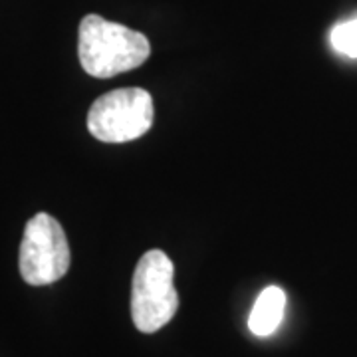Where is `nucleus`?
Returning a JSON list of instances; mask_svg holds the SVG:
<instances>
[{
    "instance_id": "3",
    "label": "nucleus",
    "mask_w": 357,
    "mask_h": 357,
    "mask_svg": "<svg viewBox=\"0 0 357 357\" xmlns=\"http://www.w3.org/2000/svg\"><path fill=\"white\" fill-rule=\"evenodd\" d=\"M153 98L147 89H114L89 107L88 129L103 143H126L143 137L153 126Z\"/></svg>"
},
{
    "instance_id": "2",
    "label": "nucleus",
    "mask_w": 357,
    "mask_h": 357,
    "mask_svg": "<svg viewBox=\"0 0 357 357\" xmlns=\"http://www.w3.org/2000/svg\"><path fill=\"white\" fill-rule=\"evenodd\" d=\"M175 266L163 250L141 256L131 284V318L143 333H155L167 326L178 310Z\"/></svg>"
},
{
    "instance_id": "5",
    "label": "nucleus",
    "mask_w": 357,
    "mask_h": 357,
    "mask_svg": "<svg viewBox=\"0 0 357 357\" xmlns=\"http://www.w3.org/2000/svg\"><path fill=\"white\" fill-rule=\"evenodd\" d=\"M286 312V294L278 286H268L256 298L255 307L248 318L250 332L258 337H268L280 328Z\"/></svg>"
},
{
    "instance_id": "1",
    "label": "nucleus",
    "mask_w": 357,
    "mask_h": 357,
    "mask_svg": "<svg viewBox=\"0 0 357 357\" xmlns=\"http://www.w3.org/2000/svg\"><path fill=\"white\" fill-rule=\"evenodd\" d=\"M151 54L145 34L128 26L109 22L98 14H88L79 22L77 56L86 74L93 77H114L135 70Z\"/></svg>"
},
{
    "instance_id": "4",
    "label": "nucleus",
    "mask_w": 357,
    "mask_h": 357,
    "mask_svg": "<svg viewBox=\"0 0 357 357\" xmlns=\"http://www.w3.org/2000/svg\"><path fill=\"white\" fill-rule=\"evenodd\" d=\"M20 274L30 286H46L64 278L70 270V246L64 229L48 213L28 220L20 244Z\"/></svg>"
},
{
    "instance_id": "6",
    "label": "nucleus",
    "mask_w": 357,
    "mask_h": 357,
    "mask_svg": "<svg viewBox=\"0 0 357 357\" xmlns=\"http://www.w3.org/2000/svg\"><path fill=\"white\" fill-rule=\"evenodd\" d=\"M332 46L340 54L357 58V18L345 20L332 30Z\"/></svg>"
}]
</instances>
